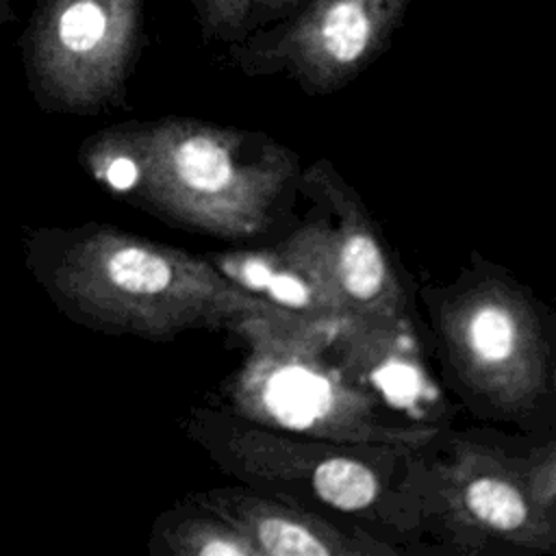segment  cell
Instances as JSON below:
<instances>
[{
	"mask_svg": "<svg viewBox=\"0 0 556 556\" xmlns=\"http://www.w3.org/2000/svg\"><path fill=\"white\" fill-rule=\"evenodd\" d=\"M226 278L287 315L304 319L354 317L337 291L287 239L274 248L206 256Z\"/></svg>",
	"mask_w": 556,
	"mask_h": 556,
	"instance_id": "cell-11",
	"label": "cell"
},
{
	"mask_svg": "<svg viewBox=\"0 0 556 556\" xmlns=\"http://www.w3.org/2000/svg\"><path fill=\"white\" fill-rule=\"evenodd\" d=\"M78 161L117 200L228 241L267 232L298 185V154L265 132L165 115L89 135Z\"/></svg>",
	"mask_w": 556,
	"mask_h": 556,
	"instance_id": "cell-1",
	"label": "cell"
},
{
	"mask_svg": "<svg viewBox=\"0 0 556 556\" xmlns=\"http://www.w3.org/2000/svg\"><path fill=\"white\" fill-rule=\"evenodd\" d=\"M146 0H37L20 37L35 102L98 115L126 104L146 46Z\"/></svg>",
	"mask_w": 556,
	"mask_h": 556,
	"instance_id": "cell-7",
	"label": "cell"
},
{
	"mask_svg": "<svg viewBox=\"0 0 556 556\" xmlns=\"http://www.w3.org/2000/svg\"><path fill=\"white\" fill-rule=\"evenodd\" d=\"M148 547L159 556H258L239 528L193 495L154 519Z\"/></svg>",
	"mask_w": 556,
	"mask_h": 556,
	"instance_id": "cell-12",
	"label": "cell"
},
{
	"mask_svg": "<svg viewBox=\"0 0 556 556\" xmlns=\"http://www.w3.org/2000/svg\"><path fill=\"white\" fill-rule=\"evenodd\" d=\"M185 430L245 486L324 515L376 523L395 539H408L421 528L410 484L415 452L285 432L213 408L191 410Z\"/></svg>",
	"mask_w": 556,
	"mask_h": 556,
	"instance_id": "cell-4",
	"label": "cell"
},
{
	"mask_svg": "<svg viewBox=\"0 0 556 556\" xmlns=\"http://www.w3.org/2000/svg\"><path fill=\"white\" fill-rule=\"evenodd\" d=\"M348 319H304L280 311L230 328L245 352L224 391L239 417L348 445L419 452L441 428L406 424L348 369L337 352V326Z\"/></svg>",
	"mask_w": 556,
	"mask_h": 556,
	"instance_id": "cell-3",
	"label": "cell"
},
{
	"mask_svg": "<svg viewBox=\"0 0 556 556\" xmlns=\"http://www.w3.org/2000/svg\"><path fill=\"white\" fill-rule=\"evenodd\" d=\"M24 265L70 321L104 334L172 341L278 311L206 256L102 222L33 228Z\"/></svg>",
	"mask_w": 556,
	"mask_h": 556,
	"instance_id": "cell-2",
	"label": "cell"
},
{
	"mask_svg": "<svg viewBox=\"0 0 556 556\" xmlns=\"http://www.w3.org/2000/svg\"><path fill=\"white\" fill-rule=\"evenodd\" d=\"M421 528L456 552H556V441L510 452L471 437L410 456Z\"/></svg>",
	"mask_w": 556,
	"mask_h": 556,
	"instance_id": "cell-5",
	"label": "cell"
},
{
	"mask_svg": "<svg viewBox=\"0 0 556 556\" xmlns=\"http://www.w3.org/2000/svg\"><path fill=\"white\" fill-rule=\"evenodd\" d=\"M306 0H250L248 20H245V37L254 30L267 28L285 17L293 15Z\"/></svg>",
	"mask_w": 556,
	"mask_h": 556,
	"instance_id": "cell-14",
	"label": "cell"
},
{
	"mask_svg": "<svg viewBox=\"0 0 556 556\" xmlns=\"http://www.w3.org/2000/svg\"><path fill=\"white\" fill-rule=\"evenodd\" d=\"M198 502L239 528L258 556H382L397 547L350 521L267 495L252 486H219L193 493Z\"/></svg>",
	"mask_w": 556,
	"mask_h": 556,
	"instance_id": "cell-10",
	"label": "cell"
},
{
	"mask_svg": "<svg viewBox=\"0 0 556 556\" xmlns=\"http://www.w3.org/2000/svg\"><path fill=\"white\" fill-rule=\"evenodd\" d=\"M191 4L206 41L232 46L245 39L250 0H191Z\"/></svg>",
	"mask_w": 556,
	"mask_h": 556,
	"instance_id": "cell-13",
	"label": "cell"
},
{
	"mask_svg": "<svg viewBox=\"0 0 556 556\" xmlns=\"http://www.w3.org/2000/svg\"><path fill=\"white\" fill-rule=\"evenodd\" d=\"M15 20V13L11 9V0H0V26Z\"/></svg>",
	"mask_w": 556,
	"mask_h": 556,
	"instance_id": "cell-15",
	"label": "cell"
},
{
	"mask_svg": "<svg viewBox=\"0 0 556 556\" xmlns=\"http://www.w3.org/2000/svg\"><path fill=\"white\" fill-rule=\"evenodd\" d=\"M410 0H306L293 15L228 46L245 76H287L308 96L356 80L389 46Z\"/></svg>",
	"mask_w": 556,
	"mask_h": 556,
	"instance_id": "cell-8",
	"label": "cell"
},
{
	"mask_svg": "<svg viewBox=\"0 0 556 556\" xmlns=\"http://www.w3.org/2000/svg\"><path fill=\"white\" fill-rule=\"evenodd\" d=\"M311 215L285 239L300 250L361 319L408 324L406 293L369 213L326 159L298 176Z\"/></svg>",
	"mask_w": 556,
	"mask_h": 556,
	"instance_id": "cell-9",
	"label": "cell"
},
{
	"mask_svg": "<svg viewBox=\"0 0 556 556\" xmlns=\"http://www.w3.org/2000/svg\"><path fill=\"white\" fill-rule=\"evenodd\" d=\"M434 326L445 363L476 404L504 419L534 410L556 395V363L534 298L489 265L437 295Z\"/></svg>",
	"mask_w": 556,
	"mask_h": 556,
	"instance_id": "cell-6",
	"label": "cell"
}]
</instances>
